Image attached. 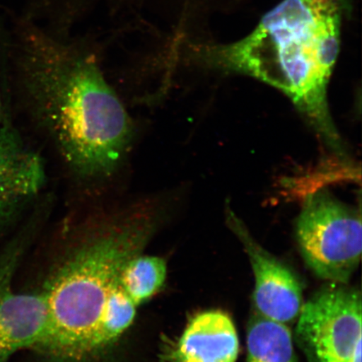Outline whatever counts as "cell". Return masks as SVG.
<instances>
[{
	"label": "cell",
	"instance_id": "obj_12",
	"mask_svg": "<svg viewBox=\"0 0 362 362\" xmlns=\"http://www.w3.org/2000/svg\"><path fill=\"white\" fill-rule=\"evenodd\" d=\"M199 11L210 17L230 13L238 10L252 0H189Z\"/></svg>",
	"mask_w": 362,
	"mask_h": 362
},
{
	"label": "cell",
	"instance_id": "obj_2",
	"mask_svg": "<svg viewBox=\"0 0 362 362\" xmlns=\"http://www.w3.org/2000/svg\"><path fill=\"white\" fill-rule=\"evenodd\" d=\"M18 89L31 123L83 204L107 200L124 178L138 129L93 54L45 40L27 44Z\"/></svg>",
	"mask_w": 362,
	"mask_h": 362
},
{
	"label": "cell",
	"instance_id": "obj_7",
	"mask_svg": "<svg viewBox=\"0 0 362 362\" xmlns=\"http://www.w3.org/2000/svg\"><path fill=\"white\" fill-rule=\"evenodd\" d=\"M226 221L242 243L255 274V311L287 325L297 320L304 305L300 280L284 262L252 237L246 226L230 208H226Z\"/></svg>",
	"mask_w": 362,
	"mask_h": 362
},
{
	"label": "cell",
	"instance_id": "obj_13",
	"mask_svg": "<svg viewBox=\"0 0 362 362\" xmlns=\"http://www.w3.org/2000/svg\"><path fill=\"white\" fill-rule=\"evenodd\" d=\"M4 116V107H3V100L1 93H0V124H1Z\"/></svg>",
	"mask_w": 362,
	"mask_h": 362
},
{
	"label": "cell",
	"instance_id": "obj_1",
	"mask_svg": "<svg viewBox=\"0 0 362 362\" xmlns=\"http://www.w3.org/2000/svg\"><path fill=\"white\" fill-rule=\"evenodd\" d=\"M168 194L86 204L63 226L67 248L42 291L49 324L39 351L47 362H103L134 322L139 306L124 284L129 262L164 221Z\"/></svg>",
	"mask_w": 362,
	"mask_h": 362
},
{
	"label": "cell",
	"instance_id": "obj_4",
	"mask_svg": "<svg viewBox=\"0 0 362 362\" xmlns=\"http://www.w3.org/2000/svg\"><path fill=\"white\" fill-rule=\"evenodd\" d=\"M296 234L303 259L317 277L348 284L361 257L360 208L339 201L322 185L308 189Z\"/></svg>",
	"mask_w": 362,
	"mask_h": 362
},
{
	"label": "cell",
	"instance_id": "obj_11",
	"mask_svg": "<svg viewBox=\"0 0 362 362\" xmlns=\"http://www.w3.org/2000/svg\"><path fill=\"white\" fill-rule=\"evenodd\" d=\"M166 278V262L160 257L142 252L126 267L124 284L131 298L140 307L161 291Z\"/></svg>",
	"mask_w": 362,
	"mask_h": 362
},
{
	"label": "cell",
	"instance_id": "obj_9",
	"mask_svg": "<svg viewBox=\"0 0 362 362\" xmlns=\"http://www.w3.org/2000/svg\"><path fill=\"white\" fill-rule=\"evenodd\" d=\"M239 339L230 317L221 310L192 317L180 337L163 344L162 362H236Z\"/></svg>",
	"mask_w": 362,
	"mask_h": 362
},
{
	"label": "cell",
	"instance_id": "obj_8",
	"mask_svg": "<svg viewBox=\"0 0 362 362\" xmlns=\"http://www.w3.org/2000/svg\"><path fill=\"white\" fill-rule=\"evenodd\" d=\"M47 183L42 157L13 129L0 134V233L37 202Z\"/></svg>",
	"mask_w": 362,
	"mask_h": 362
},
{
	"label": "cell",
	"instance_id": "obj_6",
	"mask_svg": "<svg viewBox=\"0 0 362 362\" xmlns=\"http://www.w3.org/2000/svg\"><path fill=\"white\" fill-rule=\"evenodd\" d=\"M21 248L13 244L0 255V362H8L22 350H39L49 330L44 293H17L12 288Z\"/></svg>",
	"mask_w": 362,
	"mask_h": 362
},
{
	"label": "cell",
	"instance_id": "obj_10",
	"mask_svg": "<svg viewBox=\"0 0 362 362\" xmlns=\"http://www.w3.org/2000/svg\"><path fill=\"white\" fill-rule=\"evenodd\" d=\"M247 362H298L288 325L255 311L249 320Z\"/></svg>",
	"mask_w": 362,
	"mask_h": 362
},
{
	"label": "cell",
	"instance_id": "obj_5",
	"mask_svg": "<svg viewBox=\"0 0 362 362\" xmlns=\"http://www.w3.org/2000/svg\"><path fill=\"white\" fill-rule=\"evenodd\" d=\"M361 294L329 283L303 305L296 341L307 362H361Z\"/></svg>",
	"mask_w": 362,
	"mask_h": 362
},
{
	"label": "cell",
	"instance_id": "obj_3",
	"mask_svg": "<svg viewBox=\"0 0 362 362\" xmlns=\"http://www.w3.org/2000/svg\"><path fill=\"white\" fill-rule=\"evenodd\" d=\"M342 11L341 0H283L238 42L206 40L192 47L207 65L282 90L325 141L341 151L327 87L341 47Z\"/></svg>",
	"mask_w": 362,
	"mask_h": 362
}]
</instances>
